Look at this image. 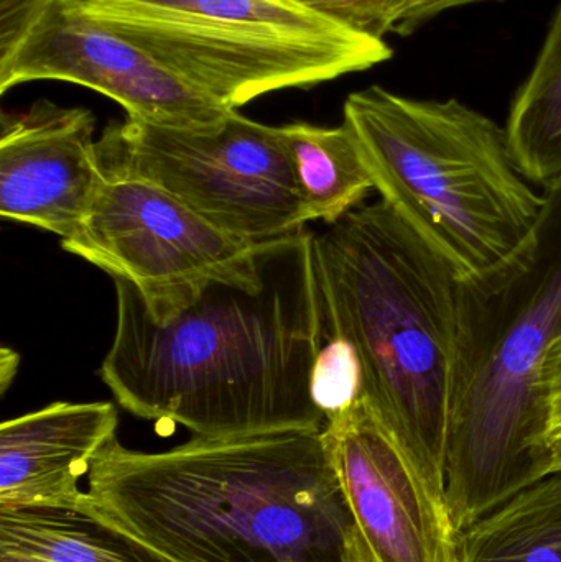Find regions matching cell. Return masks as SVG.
<instances>
[{
    "instance_id": "cell-9",
    "label": "cell",
    "mask_w": 561,
    "mask_h": 562,
    "mask_svg": "<svg viewBox=\"0 0 561 562\" xmlns=\"http://www.w3.org/2000/svg\"><path fill=\"white\" fill-rule=\"evenodd\" d=\"M32 81L85 86L127 117L170 127H207L231 112L92 19L82 0H49L19 45L0 56V94Z\"/></svg>"
},
{
    "instance_id": "cell-15",
    "label": "cell",
    "mask_w": 561,
    "mask_h": 562,
    "mask_svg": "<svg viewBox=\"0 0 561 562\" xmlns=\"http://www.w3.org/2000/svg\"><path fill=\"white\" fill-rule=\"evenodd\" d=\"M504 131L530 183L547 190L561 181V0L534 68L514 95Z\"/></svg>"
},
{
    "instance_id": "cell-21",
    "label": "cell",
    "mask_w": 561,
    "mask_h": 562,
    "mask_svg": "<svg viewBox=\"0 0 561 562\" xmlns=\"http://www.w3.org/2000/svg\"><path fill=\"white\" fill-rule=\"evenodd\" d=\"M543 396L547 408V438L561 431V330L553 339L543 366Z\"/></svg>"
},
{
    "instance_id": "cell-3",
    "label": "cell",
    "mask_w": 561,
    "mask_h": 562,
    "mask_svg": "<svg viewBox=\"0 0 561 562\" xmlns=\"http://www.w3.org/2000/svg\"><path fill=\"white\" fill-rule=\"evenodd\" d=\"M313 254L326 336L348 344L362 396L447 501L467 284L384 201L315 234Z\"/></svg>"
},
{
    "instance_id": "cell-8",
    "label": "cell",
    "mask_w": 561,
    "mask_h": 562,
    "mask_svg": "<svg viewBox=\"0 0 561 562\" xmlns=\"http://www.w3.org/2000/svg\"><path fill=\"white\" fill-rule=\"evenodd\" d=\"M259 244L229 236L150 181L105 177L63 250L125 280L161 321L193 304L213 280L253 259Z\"/></svg>"
},
{
    "instance_id": "cell-5",
    "label": "cell",
    "mask_w": 561,
    "mask_h": 562,
    "mask_svg": "<svg viewBox=\"0 0 561 562\" xmlns=\"http://www.w3.org/2000/svg\"><path fill=\"white\" fill-rule=\"evenodd\" d=\"M532 256L467 284L464 379L451 423L447 502L461 530L547 477L543 366L561 330V181Z\"/></svg>"
},
{
    "instance_id": "cell-14",
    "label": "cell",
    "mask_w": 561,
    "mask_h": 562,
    "mask_svg": "<svg viewBox=\"0 0 561 562\" xmlns=\"http://www.w3.org/2000/svg\"><path fill=\"white\" fill-rule=\"evenodd\" d=\"M306 221L338 223L375 190L351 128L283 125Z\"/></svg>"
},
{
    "instance_id": "cell-17",
    "label": "cell",
    "mask_w": 561,
    "mask_h": 562,
    "mask_svg": "<svg viewBox=\"0 0 561 562\" xmlns=\"http://www.w3.org/2000/svg\"><path fill=\"white\" fill-rule=\"evenodd\" d=\"M362 396L361 370L348 344L326 336L315 370V400L326 419Z\"/></svg>"
},
{
    "instance_id": "cell-18",
    "label": "cell",
    "mask_w": 561,
    "mask_h": 562,
    "mask_svg": "<svg viewBox=\"0 0 561 562\" xmlns=\"http://www.w3.org/2000/svg\"><path fill=\"white\" fill-rule=\"evenodd\" d=\"M356 32L384 38L405 0H296Z\"/></svg>"
},
{
    "instance_id": "cell-7",
    "label": "cell",
    "mask_w": 561,
    "mask_h": 562,
    "mask_svg": "<svg viewBox=\"0 0 561 562\" xmlns=\"http://www.w3.org/2000/svg\"><path fill=\"white\" fill-rule=\"evenodd\" d=\"M105 177L150 181L207 223L246 243L305 229L283 127L231 111L207 127L125 119L98 140Z\"/></svg>"
},
{
    "instance_id": "cell-20",
    "label": "cell",
    "mask_w": 561,
    "mask_h": 562,
    "mask_svg": "<svg viewBox=\"0 0 561 562\" xmlns=\"http://www.w3.org/2000/svg\"><path fill=\"white\" fill-rule=\"evenodd\" d=\"M478 2H490V0H405L395 15L391 33H397L401 36L412 35L440 13Z\"/></svg>"
},
{
    "instance_id": "cell-10",
    "label": "cell",
    "mask_w": 561,
    "mask_h": 562,
    "mask_svg": "<svg viewBox=\"0 0 561 562\" xmlns=\"http://www.w3.org/2000/svg\"><path fill=\"white\" fill-rule=\"evenodd\" d=\"M323 432L374 562H460L461 531L448 502L364 396Z\"/></svg>"
},
{
    "instance_id": "cell-1",
    "label": "cell",
    "mask_w": 561,
    "mask_h": 562,
    "mask_svg": "<svg viewBox=\"0 0 561 562\" xmlns=\"http://www.w3.org/2000/svg\"><path fill=\"white\" fill-rule=\"evenodd\" d=\"M315 234L257 246L180 313L157 321L114 280V339L99 376L122 408L198 438L323 431L315 370L326 342Z\"/></svg>"
},
{
    "instance_id": "cell-11",
    "label": "cell",
    "mask_w": 561,
    "mask_h": 562,
    "mask_svg": "<svg viewBox=\"0 0 561 562\" xmlns=\"http://www.w3.org/2000/svg\"><path fill=\"white\" fill-rule=\"evenodd\" d=\"M85 108L42 99L0 119V216L61 240L78 233L105 175Z\"/></svg>"
},
{
    "instance_id": "cell-16",
    "label": "cell",
    "mask_w": 561,
    "mask_h": 562,
    "mask_svg": "<svg viewBox=\"0 0 561 562\" xmlns=\"http://www.w3.org/2000/svg\"><path fill=\"white\" fill-rule=\"evenodd\" d=\"M460 562H561V472L461 530Z\"/></svg>"
},
{
    "instance_id": "cell-4",
    "label": "cell",
    "mask_w": 561,
    "mask_h": 562,
    "mask_svg": "<svg viewBox=\"0 0 561 562\" xmlns=\"http://www.w3.org/2000/svg\"><path fill=\"white\" fill-rule=\"evenodd\" d=\"M343 122L381 201L463 283H496L532 256L547 193L517 168L493 119L458 99L371 86L348 95Z\"/></svg>"
},
{
    "instance_id": "cell-12",
    "label": "cell",
    "mask_w": 561,
    "mask_h": 562,
    "mask_svg": "<svg viewBox=\"0 0 561 562\" xmlns=\"http://www.w3.org/2000/svg\"><path fill=\"white\" fill-rule=\"evenodd\" d=\"M117 426L109 402H56L2 423L0 510L79 507V482Z\"/></svg>"
},
{
    "instance_id": "cell-22",
    "label": "cell",
    "mask_w": 561,
    "mask_h": 562,
    "mask_svg": "<svg viewBox=\"0 0 561 562\" xmlns=\"http://www.w3.org/2000/svg\"><path fill=\"white\" fill-rule=\"evenodd\" d=\"M561 472V431L547 438V475Z\"/></svg>"
},
{
    "instance_id": "cell-2",
    "label": "cell",
    "mask_w": 561,
    "mask_h": 562,
    "mask_svg": "<svg viewBox=\"0 0 561 562\" xmlns=\"http://www.w3.org/2000/svg\"><path fill=\"white\" fill-rule=\"evenodd\" d=\"M82 504L178 562H374L323 431L193 436L164 452L115 438Z\"/></svg>"
},
{
    "instance_id": "cell-6",
    "label": "cell",
    "mask_w": 561,
    "mask_h": 562,
    "mask_svg": "<svg viewBox=\"0 0 561 562\" xmlns=\"http://www.w3.org/2000/svg\"><path fill=\"white\" fill-rule=\"evenodd\" d=\"M86 12L231 111L308 89L392 58L384 38L356 32L296 0H82Z\"/></svg>"
},
{
    "instance_id": "cell-13",
    "label": "cell",
    "mask_w": 561,
    "mask_h": 562,
    "mask_svg": "<svg viewBox=\"0 0 561 562\" xmlns=\"http://www.w3.org/2000/svg\"><path fill=\"white\" fill-rule=\"evenodd\" d=\"M85 501V498H82ZM0 562H178L89 510H0Z\"/></svg>"
},
{
    "instance_id": "cell-19",
    "label": "cell",
    "mask_w": 561,
    "mask_h": 562,
    "mask_svg": "<svg viewBox=\"0 0 561 562\" xmlns=\"http://www.w3.org/2000/svg\"><path fill=\"white\" fill-rule=\"evenodd\" d=\"M49 0H0V56L9 55Z\"/></svg>"
}]
</instances>
